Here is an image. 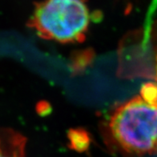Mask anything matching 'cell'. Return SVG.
I'll list each match as a JSON object with an SVG mask.
<instances>
[{
	"label": "cell",
	"mask_w": 157,
	"mask_h": 157,
	"mask_svg": "<svg viewBox=\"0 0 157 157\" xmlns=\"http://www.w3.org/2000/svg\"><path fill=\"white\" fill-rule=\"evenodd\" d=\"M108 132L122 153L137 156L157 154V103L138 95L120 104L110 116Z\"/></svg>",
	"instance_id": "6da1fadb"
},
{
	"label": "cell",
	"mask_w": 157,
	"mask_h": 157,
	"mask_svg": "<svg viewBox=\"0 0 157 157\" xmlns=\"http://www.w3.org/2000/svg\"><path fill=\"white\" fill-rule=\"evenodd\" d=\"M91 19L86 0H43L35 4L28 26L42 39L61 44L81 43Z\"/></svg>",
	"instance_id": "7a4b0ae2"
},
{
	"label": "cell",
	"mask_w": 157,
	"mask_h": 157,
	"mask_svg": "<svg viewBox=\"0 0 157 157\" xmlns=\"http://www.w3.org/2000/svg\"><path fill=\"white\" fill-rule=\"evenodd\" d=\"M27 139L10 128L0 129V157H26Z\"/></svg>",
	"instance_id": "3957f363"
},
{
	"label": "cell",
	"mask_w": 157,
	"mask_h": 157,
	"mask_svg": "<svg viewBox=\"0 0 157 157\" xmlns=\"http://www.w3.org/2000/svg\"><path fill=\"white\" fill-rule=\"evenodd\" d=\"M140 96L145 101L149 103H157V84L147 83L143 86Z\"/></svg>",
	"instance_id": "277c9868"
}]
</instances>
